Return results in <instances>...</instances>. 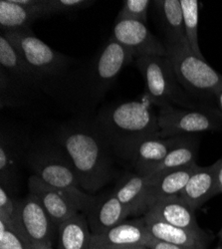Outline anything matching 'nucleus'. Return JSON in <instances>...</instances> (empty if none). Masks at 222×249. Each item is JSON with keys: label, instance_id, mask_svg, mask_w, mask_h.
Returning <instances> with one entry per match:
<instances>
[{"label": "nucleus", "instance_id": "nucleus-1", "mask_svg": "<svg viewBox=\"0 0 222 249\" xmlns=\"http://www.w3.org/2000/svg\"><path fill=\"white\" fill-rule=\"evenodd\" d=\"M72 161L82 190L98 192L116 176V157L95 119L80 118L63 124L55 135Z\"/></svg>", "mask_w": 222, "mask_h": 249}, {"label": "nucleus", "instance_id": "nucleus-2", "mask_svg": "<svg viewBox=\"0 0 222 249\" xmlns=\"http://www.w3.org/2000/svg\"><path fill=\"white\" fill-rule=\"evenodd\" d=\"M1 34L21 53L34 73L40 90L59 100L72 98L82 90L81 74L73 58L51 48L31 29Z\"/></svg>", "mask_w": 222, "mask_h": 249}, {"label": "nucleus", "instance_id": "nucleus-3", "mask_svg": "<svg viewBox=\"0 0 222 249\" xmlns=\"http://www.w3.org/2000/svg\"><path fill=\"white\" fill-rule=\"evenodd\" d=\"M95 121L116 157L132 162L138 144L158 136L157 114L146 101H128L101 110Z\"/></svg>", "mask_w": 222, "mask_h": 249}, {"label": "nucleus", "instance_id": "nucleus-4", "mask_svg": "<svg viewBox=\"0 0 222 249\" xmlns=\"http://www.w3.org/2000/svg\"><path fill=\"white\" fill-rule=\"evenodd\" d=\"M24 164L34 176L54 188L86 201L92 202L96 199V196L81 188L72 161L55 136L33 139Z\"/></svg>", "mask_w": 222, "mask_h": 249}, {"label": "nucleus", "instance_id": "nucleus-5", "mask_svg": "<svg viewBox=\"0 0 222 249\" xmlns=\"http://www.w3.org/2000/svg\"><path fill=\"white\" fill-rule=\"evenodd\" d=\"M164 43L167 57L171 60L185 91L201 107L214 109V95L222 87V75L216 72L205 59L196 56L187 40H164Z\"/></svg>", "mask_w": 222, "mask_h": 249}, {"label": "nucleus", "instance_id": "nucleus-6", "mask_svg": "<svg viewBox=\"0 0 222 249\" xmlns=\"http://www.w3.org/2000/svg\"><path fill=\"white\" fill-rule=\"evenodd\" d=\"M136 66L145 82L146 97L153 106L171 105L185 109L201 107L180 85L171 60L163 56L136 59Z\"/></svg>", "mask_w": 222, "mask_h": 249}, {"label": "nucleus", "instance_id": "nucleus-7", "mask_svg": "<svg viewBox=\"0 0 222 249\" xmlns=\"http://www.w3.org/2000/svg\"><path fill=\"white\" fill-rule=\"evenodd\" d=\"M157 119L161 138L222 130V118L211 108L185 109L166 105L158 108Z\"/></svg>", "mask_w": 222, "mask_h": 249}, {"label": "nucleus", "instance_id": "nucleus-8", "mask_svg": "<svg viewBox=\"0 0 222 249\" xmlns=\"http://www.w3.org/2000/svg\"><path fill=\"white\" fill-rule=\"evenodd\" d=\"M133 59L132 55L111 37L96 56L86 74V97L93 101L102 98Z\"/></svg>", "mask_w": 222, "mask_h": 249}, {"label": "nucleus", "instance_id": "nucleus-9", "mask_svg": "<svg viewBox=\"0 0 222 249\" xmlns=\"http://www.w3.org/2000/svg\"><path fill=\"white\" fill-rule=\"evenodd\" d=\"M28 132L2 124L0 132V186L14 196L18 190L20 165L30 147Z\"/></svg>", "mask_w": 222, "mask_h": 249}, {"label": "nucleus", "instance_id": "nucleus-10", "mask_svg": "<svg viewBox=\"0 0 222 249\" xmlns=\"http://www.w3.org/2000/svg\"><path fill=\"white\" fill-rule=\"evenodd\" d=\"M18 213L23 237L34 249L53 247L58 237V226L33 194L18 199Z\"/></svg>", "mask_w": 222, "mask_h": 249}, {"label": "nucleus", "instance_id": "nucleus-11", "mask_svg": "<svg viewBox=\"0 0 222 249\" xmlns=\"http://www.w3.org/2000/svg\"><path fill=\"white\" fill-rule=\"evenodd\" d=\"M29 193L41 202L57 226L78 213H85L95 201H86L44 182L32 175L28 179Z\"/></svg>", "mask_w": 222, "mask_h": 249}, {"label": "nucleus", "instance_id": "nucleus-12", "mask_svg": "<svg viewBox=\"0 0 222 249\" xmlns=\"http://www.w3.org/2000/svg\"><path fill=\"white\" fill-rule=\"evenodd\" d=\"M112 37L134 59L148 56H168L164 41L154 35L147 24L137 20L124 19L115 21Z\"/></svg>", "mask_w": 222, "mask_h": 249}, {"label": "nucleus", "instance_id": "nucleus-13", "mask_svg": "<svg viewBox=\"0 0 222 249\" xmlns=\"http://www.w3.org/2000/svg\"><path fill=\"white\" fill-rule=\"evenodd\" d=\"M48 0H1L0 27L2 33L31 29L36 20L48 17Z\"/></svg>", "mask_w": 222, "mask_h": 249}, {"label": "nucleus", "instance_id": "nucleus-14", "mask_svg": "<svg viewBox=\"0 0 222 249\" xmlns=\"http://www.w3.org/2000/svg\"><path fill=\"white\" fill-rule=\"evenodd\" d=\"M84 214L93 235L103 234L131 216L129 210L113 192L97 196Z\"/></svg>", "mask_w": 222, "mask_h": 249}, {"label": "nucleus", "instance_id": "nucleus-15", "mask_svg": "<svg viewBox=\"0 0 222 249\" xmlns=\"http://www.w3.org/2000/svg\"><path fill=\"white\" fill-rule=\"evenodd\" d=\"M198 167L197 163H193L181 169L150 176L151 180L147 193L148 211L160 200L179 196Z\"/></svg>", "mask_w": 222, "mask_h": 249}, {"label": "nucleus", "instance_id": "nucleus-16", "mask_svg": "<svg viewBox=\"0 0 222 249\" xmlns=\"http://www.w3.org/2000/svg\"><path fill=\"white\" fill-rule=\"evenodd\" d=\"M143 217L150 233L158 240L191 249H207L209 236L205 231L199 232L188 231L171 225L150 213H146Z\"/></svg>", "mask_w": 222, "mask_h": 249}, {"label": "nucleus", "instance_id": "nucleus-17", "mask_svg": "<svg viewBox=\"0 0 222 249\" xmlns=\"http://www.w3.org/2000/svg\"><path fill=\"white\" fill-rule=\"evenodd\" d=\"M143 216L125 220L101 235H93L92 243L100 246L146 245L152 240Z\"/></svg>", "mask_w": 222, "mask_h": 249}, {"label": "nucleus", "instance_id": "nucleus-18", "mask_svg": "<svg viewBox=\"0 0 222 249\" xmlns=\"http://www.w3.org/2000/svg\"><path fill=\"white\" fill-rule=\"evenodd\" d=\"M150 180V176L128 173L119 179L112 191L129 210L131 215L140 217L147 213V193Z\"/></svg>", "mask_w": 222, "mask_h": 249}, {"label": "nucleus", "instance_id": "nucleus-19", "mask_svg": "<svg viewBox=\"0 0 222 249\" xmlns=\"http://www.w3.org/2000/svg\"><path fill=\"white\" fill-rule=\"evenodd\" d=\"M216 170V161L208 167H198L179 195V197L194 212L209 199L219 195Z\"/></svg>", "mask_w": 222, "mask_h": 249}, {"label": "nucleus", "instance_id": "nucleus-20", "mask_svg": "<svg viewBox=\"0 0 222 249\" xmlns=\"http://www.w3.org/2000/svg\"><path fill=\"white\" fill-rule=\"evenodd\" d=\"M181 136L161 138L159 136L146 139L140 142L132 160L135 173L149 176L152 170L163 160L180 140Z\"/></svg>", "mask_w": 222, "mask_h": 249}, {"label": "nucleus", "instance_id": "nucleus-21", "mask_svg": "<svg viewBox=\"0 0 222 249\" xmlns=\"http://www.w3.org/2000/svg\"><path fill=\"white\" fill-rule=\"evenodd\" d=\"M147 213L188 231H203L197 223L195 212L179 196L158 201L151 207Z\"/></svg>", "mask_w": 222, "mask_h": 249}, {"label": "nucleus", "instance_id": "nucleus-22", "mask_svg": "<svg viewBox=\"0 0 222 249\" xmlns=\"http://www.w3.org/2000/svg\"><path fill=\"white\" fill-rule=\"evenodd\" d=\"M152 5L165 40H187L180 0H154Z\"/></svg>", "mask_w": 222, "mask_h": 249}, {"label": "nucleus", "instance_id": "nucleus-23", "mask_svg": "<svg viewBox=\"0 0 222 249\" xmlns=\"http://www.w3.org/2000/svg\"><path fill=\"white\" fill-rule=\"evenodd\" d=\"M92 236L86 215L78 213L58 226L56 249H91Z\"/></svg>", "mask_w": 222, "mask_h": 249}, {"label": "nucleus", "instance_id": "nucleus-24", "mask_svg": "<svg viewBox=\"0 0 222 249\" xmlns=\"http://www.w3.org/2000/svg\"><path fill=\"white\" fill-rule=\"evenodd\" d=\"M0 69L11 77L39 91L37 79L19 50L3 35H0Z\"/></svg>", "mask_w": 222, "mask_h": 249}, {"label": "nucleus", "instance_id": "nucleus-25", "mask_svg": "<svg viewBox=\"0 0 222 249\" xmlns=\"http://www.w3.org/2000/svg\"><path fill=\"white\" fill-rule=\"evenodd\" d=\"M199 139L194 135H183L168 156L152 170L149 176L177 170L196 163Z\"/></svg>", "mask_w": 222, "mask_h": 249}, {"label": "nucleus", "instance_id": "nucleus-26", "mask_svg": "<svg viewBox=\"0 0 222 249\" xmlns=\"http://www.w3.org/2000/svg\"><path fill=\"white\" fill-rule=\"evenodd\" d=\"M184 14L185 31L188 43L192 52L201 59H205L201 53L198 42V21H199V2L197 0H180Z\"/></svg>", "mask_w": 222, "mask_h": 249}, {"label": "nucleus", "instance_id": "nucleus-27", "mask_svg": "<svg viewBox=\"0 0 222 249\" xmlns=\"http://www.w3.org/2000/svg\"><path fill=\"white\" fill-rule=\"evenodd\" d=\"M0 221H2L9 230L23 237L19 221L18 199L3 186H0Z\"/></svg>", "mask_w": 222, "mask_h": 249}, {"label": "nucleus", "instance_id": "nucleus-28", "mask_svg": "<svg viewBox=\"0 0 222 249\" xmlns=\"http://www.w3.org/2000/svg\"><path fill=\"white\" fill-rule=\"evenodd\" d=\"M152 3L151 0H126L117 15L116 21L131 19L147 24L148 13Z\"/></svg>", "mask_w": 222, "mask_h": 249}, {"label": "nucleus", "instance_id": "nucleus-29", "mask_svg": "<svg viewBox=\"0 0 222 249\" xmlns=\"http://www.w3.org/2000/svg\"><path fill=\"white\" fill-rule=\"evenodd\" d=\"M95 1H92V0H48V17L55 14L77 12L93 5Z\"/></svg>", "mask_w": 222, "mask_h": 249}, {"label": "nucleus", "instance_id": "nucleus-30", "mask_svg": "<svg viewBox=\"0 0 222 249\" xmlns=\"http://www.w3.org/2000/svg\"><path fill=\"white\" fill-rule=\"evenodd\" d=\"M0 249H34L29 242L0 221Z\"/></svg>", "mask_w": 222, "mask_h": 249}, {"label": "nucleus", "instance_id": "nucleus-31", "mask_svg": "<svg viewBox=\"0 0 222 249\" xmlns=\"http://www.w3.org/2000/svg\"><path fill=\"white\" fill-rule=\"evenodd\" d=\"M148 247H149V249H191V248H187V247L178 246V245H174L171 243L161 241L154 237H153L152 240L149 242Z\"/></svg>", "mask_w": 222, "mask_h": 249}, {"label": "nucleus", "instance_id": "nucleus-32", "mask_svg": "<svg viewBox=\"0 0 222 249\" xmlns=\"http://www.w3.org/2000/svg\"><path fill=\"white\" fill-rule=\"evenodd\" d=\"M93 246L97 247L98 249H149L146 245H123V246H100L93 244Z\"/></svg>", "mask_w": 222, "mask_h": 249}, {"label": "nucleus", "instance_id": "nucleus-33", "mask_svg": "<svg viewBox=\"0 0 222 249\" xmlns=\"http://www.w3.org/2000/svg\"><path fill=\"white\" fill-rule=\"evenodd\" d=\"M213 107L219 114V116L222 118V87L214 95Z\"/></svg>", "mask_w": 222, "mask_h": 249}, {"label": "nucleus", "instance_id": "nucleus-34", "mask_svg": "<svg viewBox=\"0 0 222 249\" xmlns=\"http://www.w3.org/2000/svg\"><path fill=\"white\" fill-rule=\"evenodd\" d=\"M217 163V170H216V179H217V188L219 195L222 194V156L216 161Z\"/></svg>", "mask_w": 222, "mask_h": 249}, {"label": "nucleus", "instance_id": "nucleus-35", "mask_svg": "<svg viewBox=\"0 0 222 249\" xmlns=\"http://www.w3.org/2000/svg\"><path fill=\"white\" fill-rule=\"evenodd\" d=\"M36 249H55L54 247H40V248H36Z\"/></svg>", "mask_w": 222, "mask_h": 249}, {"label": "nucleus", "instance_id": "nucleus-36", "mask_svg": "<svg viewBox=\"0 0 222 249\" xmlns=\"http://www.w3.org/2000/svg\"><path fill=\"white\" fill-rule=\"evenodd\" d=\"M219 237H220V239H221V241H222V228H221V231H219Z\"/></svg>", "mask_w": 222, "mask_h": 249}, {"label": "nucleus", "instance_id": "nucleus-37", "mask_svg": "<svg viewBox=\"0 0 222 249\" xmlns=\"http://www.w3.org/2000/svg\"><path fill=\"white\" fill-rule=\"evenodd\" d=\"M214 249H222V245H218V246H216Z\"/></svg>", "mask_w": 222, "mask_h": 249}, {"label": "nucleus", "instance_id": "nucleus-38", "mask_svg": "<svg viewBox=\"0 0 222 249\" xmlns=\"http://www.w3.org/2000/svg\"><path fill=\"white\" fill-rule=\"evenodd\" d=\"M91 249H98V248H97V247H95V246H93V245H92V246H91Z\"/></svg>", "mask_w": 222, "mask_h": 249}]
</instances>
